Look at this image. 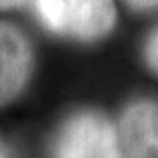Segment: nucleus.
I'll use <instances>...</instances> for the list:
<instances>
[{"mask_svg":"<svg viewBox=\"0 0 158 158\" xmlns=\"http://www.w3.org/2000/svg\"><path fill=\"white\" fill-rule=\"evenodd\" d=\"M39 21L58 35L77 40L102 39L113 30V0H32Z\"/></svg>","mask_w":158,"mask_h":158,"instance_id":"nucleus-1","label":"nucleus"},{"mask_svg":"<svg viewBox=\"0 0 158 158\" xmlns=\"http://www.w3.org/2000/svg\"><path fill=\"white\" fill-rule=\"evenodd\" d=\"M56 158H121L118 134L100 113H79L63 125Z\"/></svg>","mask_w":158,"mask_h":158,"instance_id":"nucleus-2","label":"nucleus"},{"mask_svg":"<svg viewBox=\"0 0 158 158\" xmlns=\"http://www.w3.org/2000/svg\"><path fill=\"white\" fill-rule=\"evenodd\" d=\"M125 158H158V100L132 102L119 119Z\"/></svg>","mask_w":158,"mask_h":158,"instance_id":"nucleus-3","label":"nucleus"},{"mask_svg":"<svg viewBox=\"0 0 158 158\" xmlns=\"http://www.w3.org/2000/svg\"><path fill=\"white\" fill-rule=\"evenodd\" d=\"M32 72V49L27 37L9 23H0V106L14 100Z\"/></svg>","mask_w":158,"mask_h":158,"instance_id":"nucleus-4","label":"nucleus"},{"mask_svg":"<svg viewBox=\"0 0 158 158\" xmlns=\"http://www.w3.org/2000/svg\"><path fill=\"white\" fill-rule=\"evenodd\" d=\"M144 58H146V63L149 65V69L158 74V27L153 30L151 35L146 40Z\"/></svg>","mask_w":158,"mask_h":158,"instance_id":"nucleus-5","label":"nucleus"},{"mask_svg":"<svg viewBox=\"0 0 158 158\" xmlns=\"http://www.w3.org/2000/svg\"><path fill=\"white\" fill-rule=\"evenodd\" d=\"M125 4H128L134 9L139 11H146V9H155L158 7V0H123Z\"/></svg>","mask_w":158,"mask_h":158,"instance_id":"nucleus-6","label":"nucleus"},{"mask_svg":"<svg viewBox=\"0 0 158 158\" xmlns=\"http://www.w3.org/2000/svg\"><path fill=\"white\" fill-rule=\"evenodd\" d=\"M25 4V0H0V9H9V7H18Z\"/></svg>","mask_w":158,"mask_h":158,"instance_id":"nucleus-7","label":"nucleus"},{"mask_svg":"<svg viewBox=\"0 0 158 158\" xmlns=\"http://www.w3.org/2000/svg\"><path fill=\"white\" fill-rule=\"evenodd\" d=\"M0 158H2V156H0Z\"/></svg>","mask_w":158,"mask_h":158,"instance_id":"nucleus-8","label":"nucleus"}]
</instances>
